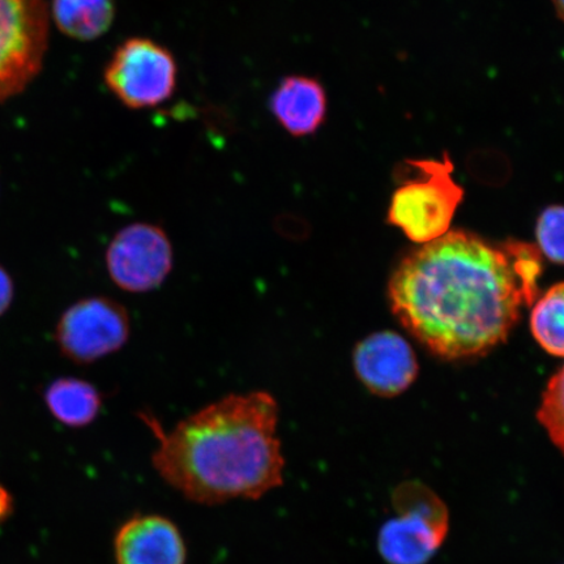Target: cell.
<instances>
[{"label": "cell", "instance_id": "obj_11", "mask_svg": "<svg viewBox=\"0 0 564 564\" xmlns=\"http://www.w3.org/2000/svg\"><path fill=\"white\" fill-rule=\"evenodd\" d=\"M270 105L282 129L295 138L314 135L326 121V89L314 77L286 76L274 89Z\"/></svg>", "mask_w": 564, "mask_h": 564}, {"label": "cell", "instance_id": "obj_3", "mask_svg": "<svg viewBox=\"0 0 564 564\" xmlns=\"http://www.w3.org/2000/svg\"><path fill=\"white\" fill-rule=\"evenodd\" d=\"M453 174L448 156L443 161L406 160L398 171L399 186L388 209V224L415 243L446 236L464 199V189Z\"/></svg>", "mask_w": 564, "mask_h": 564}, {"label": "cell", "instance_id": "obj_18", "mask_svg": "<svg viewBox=\"0 0 564 564\" xmlns=\"http://www.w3.org/2000/svg\"><path fill=\"white\" fill-rule=\"evenodd\" d=\"M11 497L2 485H0V521H2L7 514L11 511Z\"/></svg>", "mask_w": 564, "mask_h": 564}, {"label": "cell", "instance_id": "obj_8", "mask_svg": "<svg viewBox=\"0 0 564 564\" xmlns=\"http://www.w3.org/2000/svg\"><path fill=\"white\" fill-rule=\"evenodd\" d=\"M105 260L106 270L119 289L143 294L156 291L172 273L174 249L159 225L135 223L111 239Z\"/></svg>", "mask_w": 564, "mask_h": 564}, {"label": "cell", "instance_id": "obj_14", "mask_svg": "<svg viewBox=\"0 0 564 564\" xmlns=\"http://www.w3.org/2000/svg\"><path fill=\"white\" fill-rule=\"evenodd\" d=\"M531 330L535 341L549 355L564 357V282L550 288L535 302Z\"/></svg>", "mask_w": 564, "mask_h": 564}, {"label": "cell", "instance_id": "obj_2", "mask_svg": "<svg viewBox=\"0 0 564 564\" xmlns=\"http://www.w3.org/2000/svg\"><path fill=\"white\" fill-rule=\"evenodd\" d=\"M140 419L158 441L153 468L192 502L257 500L284 482L280 404L271 392L229 393L169 432L147 412Z\"/></svg>", "mask_w": 564, "mask_h": 564}, {"label": "cell", "instance_id": "obj_13", "mask_svg": "<svg viewBox=\"0 0 564 564\" xmlns=\"http://www.w3.org/2000/svg\"><path fill=\"white\" fill-rule=\"evenodd\" d=\"M53 15L63 33L79 41H94L115 21V0H53Z\"/></svg>", "mask_w": 564, "mask_h": 564}, {"label": "cell", "instance_id": "obj_5", "mask_svg": "<svg viewBox=\"0 0 564 564\" xmlns=\"http://www.w3.org/2000/svg\"><path fill=\"white\" fill-rule=\"evenodd\" d=\"M176 62L159 42L133 37L123 42L105 69V82L119 101L133 110L164 104L176 87Z\"/></svg>", "mask_w": 564, "mask_h": 564}, {"label": "cell", "instance_id": "obj_4", "mask_svg": "<svg viewBox=\"0 0 564 564\" xmlns=\"http://www.w3.org/2000/svg\"><path fill=\"white\" fill-rule=\"evenodd\" d=\"M397 518L379 533V552L390 564H425L448 532V511L426 485L401 484L393 494Z\"/></svg>", "mask_w": 564, "mask_h": 564}, {"label": "cell", "instance_id": "obj_17", "mask_svg": "<svg viewBox=\"0 0 564 564\" xmlns=\"http://www.w3.org/2000/svg\"><path fill=\"white\" fill-rule=\"evenodd\" d=\"M13 299V282L10 274L0 265V316L10 308Z\"/></svg>", "mask_w": 564, "mask_h": 564}, {"label": "cell", "instance_id": "obj_19", "mask_svg": "<svg viewBox=\"0 0 564 564\" xmlns=\"http://www.w3.org/2000/svg\"><path fill=\"white\" fill-rule=\"evenodd\" d=\"M556 17H558L564 23V0H552Z\"/></svg>", "mask_w": 564, "mask_h": 564}, {"label": "cell", "instance_id": "obj_16", "mask_svg": "<svg viewBox=\"0 0 564 564\" xmlns=\"http://www.w3.org/2000/svg\"><path fill=\"white\" fill-rule=\"evenodd\" d=\"M538 249L550 262L564 265V206H550L535 224Z\"/></svg>", "mask_w": 564, "mask_h": 564}, {"label": "cell", "instance_id": "obj_1", "mask_svg": "<svg viewBox=\"0 0 564 564\" xmlns=\"http://www.w3.org/2000/svg\"><path fill=\"white\" fill-rule=\"evenodd\" d=\"M541 272L538 246L454 230L408 253L388 295L400 323L434 355L474 357L510 335L521 308L539 297Z\"/></svg>", "mask_w": 564, "mask_h": 564}, {"label": "cell", "instance_id": "obj_7", "mask_svg": "<svg viewBox=\"0 0 564 564\" xmlns=\"http://www.w3.org/2000/svg\"><path fill=\"white\" fill-rule=\"evenodd\" d=\"M46 37L44 0H0V101L39 73Z\"/></svg>", "mask_w": 564, "mask_h": 564}, {"label": "cell", "instance_id": "obj_10", "mask_svg": "<svg viewBox=\"0 0 564 564\" xmlns=\"http://www.w3.org/2000/svg\"><path fill=\"white\" fill-rule=\"evenodd\" d=\"M117 564H186V542L180 528L160 514H135L118 529Z\"/></svg>", "mask_w": 564, "mask_h": 564}, {"label": "cell", "instance_id": "obj_6", "mask_svg": "<svg viewBox=\"0 0 564 564\" xmlns=\"http://www.w3.org/2000/svg\"><path fill=\"white\" fill-rule=\"evenodd\" d=\"M131 335L129 312L102 295L84 299L66 310L55 329L62 355L79 365H90L121 350Z\"/></svg>", "mask_w": 564, "mask_h": 564}, {"label": "cell", "instance_id": "obj_9", "mask_svg": "<svg viewBox=\"0 0 564 564\" xmlns=\"http://www.w3.org/2000/svg\"><path fill=\"white\" fill-rule=\"evenodd\" d=\"M352 368L368 390L380 398L403 393L419 376L414 350L403 336L392 330L372 334L357 344Z\"/></svg>", "mask_w": 564, "mask_h": 564}, {"label": "cell", "instance_id": "obj_12", "mask_svg": "<svg viewBox=\"0 0 564 564\" xmlns=\"http://www.w3.org/2000/svg\"><path fill=\"white\" fill-rule=\"evenodd\" d=\"M45 403L55 420L73 429L90 425L102 409V394L79 378H61L47 387Z\"/></svg>", "mask_w": 564, "mask_h": 564}, {"label": "cell", "instance_id": "obj_15", "mask_svg": "<svg viewBox=\"0 0 564 564\" xmlns=\"http://www.w3.org/2000/svg\"><path fill=\"white\" fill-rule=\"evenodd\" d=\"M538 419L564 455V366L550 379Z\"/></svg>", "mask_w": 564, "mask_h": 564}]
</instances>
